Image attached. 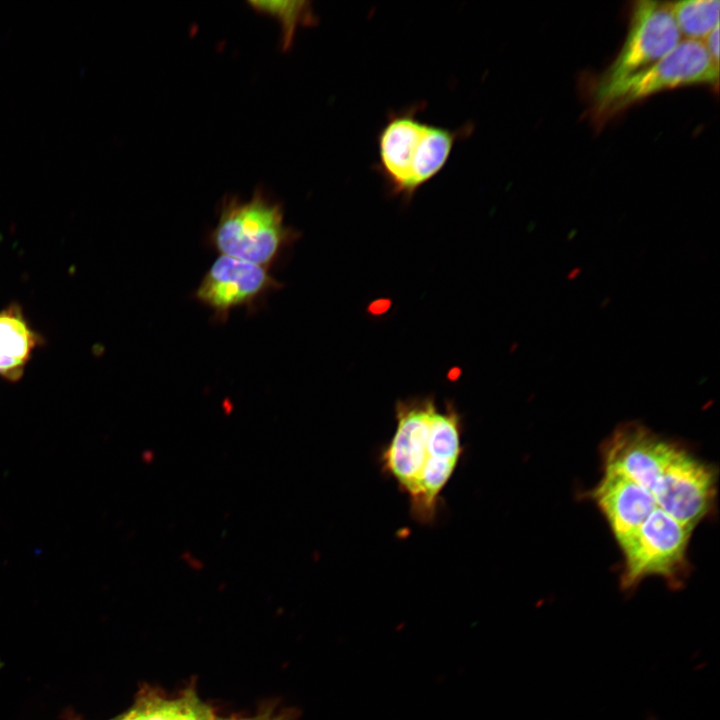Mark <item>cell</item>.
Segmentation results:
<instances>
[{"mask_svg": "<svg viewBox=\"0 0 720 720\" xmlns=\"http://www.w3.org/2000/svg\"><path fill=\"white\" fill-rule=\"evenodd\" d=\"M472 125L458 129L427 124L412 170V189L416 193L445 167L457 143L472 132Z\"/></svg>", "mask_w": 720, "mask_h": 720, "instance_id": "cell-13", "label": "cell"}, {"mask_svg": "<svg viewBox=\"0 0 720 720\" xmlns=\"http://www.w3.org/2000/svg\"><path fill=\"white\" fill-rule=\"evenodd\" d=\"M41 336L30 326L22 308L11 304L0 310V377L19 381Z\"/></svg>", "mask_w": 720, "mask_h": 720, "instance_id": "cell-12", "label": "cell"}, {"mask_svg": "<svg viewBox=\"0 0 720 720\" xmlns=\"http://www.w3.org/2000/svg\"><path fill=\"white\" fill-rule=\"evenodd\" d=\"M251 8L275 18L281 25L282 50L290 48L299 26L313 25L316 15L310 1H249Z\"/></svg>", "mask_w": 720, "mask_h": 720, "instance_id": "cell-15", "label": "cell"}, {"mask_svg": "<svg viewBox=\"0 0 720 720\" xmlns=\"http://www.w3.org/2000/svg\"><path fill=\"white\" fill-rule=\"evenodd\" d=\"M681 39L668 2L637 1L624 43L593 89L610 86L649 68L673 51Z\"/></svg>", "mask_w": 720, "mask_h": 720, "instance_id": "cell-4", "label": "cell"}, {"mask_svg": "<svg viewBox=\"0 0 720 720\" xmlns=\"http://www.w3.org/2000/svg\"><path fill=\"white\" fill-rule=\"evenodd\" d=\"M691 531L657 507L619 545L623 554L622 589L633 590L651 576L662 578L671 589H679L689 572L687 549Z\"/></svg>", "mask_w": 720, "mask_h": 720, "instance_id": "cell-3", "label": "cell"}, {"mask_svg": "<svg viewBox=\"0 0 720 720\" xmlns=\"http://www.w3.org/2000/svg\"><path fill=\"white\" fill-rule=\"evenodd\" d=\"M180 700L168 701L150 697L138 704L121 720H177Z\"/></svg>", "mask_w": 720, "mask_h": 720, "instance_id": "cell-16", "label": "cell"}, {"mask_svg": "<svg viewBox=\"0 0 720 720\" xmlns=\"http://www.w3.org/2000/svg\"><path fill=\"white\" fill-rule=\"evenodd\" d=\"M250 720H263V719H250Z\"/></svg>", "mask_w": 720, "mask_h": 720, "instance_id": "cell-20", "label": "cell"}, {"mask_svg": "<svg viewBox=\"0 0 720 720\" xmlns=\"http://www.w3.org/2000/svg\"><path fill=\"white\" fill-rule=\"evenodd\" d=\"M461 417L451 402L437 410L431 428L429 456L416 492L410 497V510L421 523L431 522L437 511L439 496L453 474L460 455Z\"/></svg>", "mask_w": 720, "mask_h": 720, "instance_id": "cell-8", "label": "cell"}, {"mask_svg": "<svg viewBox=\"0 0 720 720\" xmlns=\"http://www.w3.org/2000/svg\"><path fill=\"white\" fill-rule=\"evenodd\" d=\"M711 59L719 65V26L702 41Z\"/></svg>", "mask_w": 720, "mask_h": 720, "instance_id": "cell-18", "label": "cell"}, {"mask_svg": "<svg viewBox=\"0 0 720 720\" xmlns=\"http://www.w3.org/2000/svg\"><path fill=\"white\" fill-rule=\"evenodd\" d=\"M715 493L712 466L678 447L652 495L658 508L693 530L711 511Z\"/></svg>", "mask_w": 720, "mask_h": 720, "instance_id": "cell-6", "label": "cell"}, {"mask_svg": "<svg viewBox=\"0 0 720 720\" xmlns=\"http://www.w3.org/2000/svg\"><path fill=\"white\" fill-rule=\"evenodd\" d=\"M677 448L644 426L626 424L602 448L604 469L624 475L652 494Z\"/></svg>", "mask_w": 720, "mask_h": 720, "instance_id": "cell-9", "label": "cell"}, {"mask_svg": "<svg viewBox=\"0 0 720 720\" xmlns=\"http://www.w3.org/2000/svg\"><path fill=\"white\" fill-rule=\"evenodd\" d=\"M681 37L703 41L719 26L718 0H685L668 2Z\"/></svg>", "mask_w": 720, "mask_h": 720, "instance_id": "cell-14", "label": "cell"}, {"mask_svg": "<svg viewBox=\"0 0 720 720\" xmlns=\"http://www.w3.org/2000/svg\"><path fill=\"white\" fill-rule=\"evenodd\" d=\"M423 107L421 103L391 112L377 136L376 170L387 191L405 201L415 195L412 170L428 124L417 117Z\"/></svg>", "mask_w": 720, "mask_h": 720, "instance_id": "cell-10", "label": "cell"}, {"mask_svg": "<svg viewBox=\"0 0 720 720\" xmlns=\"http://www.w3.org/2000/svg\"><path fill=\"white\" fill-rule=\"evenodd\" d=\"M298 237L284 223L282 204L257 188L249 200L237 195L221 200L209 243L221 255L269 268Z\"/></svg>", "mask_w": 720, "mask_h": 720, "instance_id": "cell-1", "label": "cell"}, {"mask_svg": "<svg viewBox=\"0 0 720 720\" xmlns=\"http://www.w3.org/2000/svg\"><path fill=\"white\" fill-rule=\"evenodd\" d=\"M281 287L268 268L220 255L202 278L194 297L212 310L217 320L225 321L233 309L251 308Z\"/></svg>", "mask_w": 720, "mask_h": 720, "instance_id": "cell-7", "label": "cell"}, {"mask_svg": "<svg viewBox=\"0 0 720 720\" xmlns=\"http://www.w3.org/2000/svg\"><path fill=\"white\" fill-rule=\"evenodd\" d=\"M437 410L433 395L399 400L395 405L396 429L381 454V464L409 498L417 490L429 456L432 422Z\"/></svg>", "mask_w": 720, "mask_h": 720, "instance_id": "cell-5", "label": "cell"}, {"mask_svg": "<svg viewBox=\"0 0 720 720\" xmlns=\"http://www.w3.org/2000/svg\"><path fill=\"white\" fill-rule=\"evenodd\" d=\"M181 559L192 569L200 570L204 567L203 562L190 552L186 551L182 553Z\"/></svg>", "mask_w": 720, "mask_h": 720, "instance_id": "cell-19", "label": "cell"}, {"mask_svg": "<svg viewBox=\"0 0 720 720\" xmlns=\"http://www.w3.org/2000/svg\"><path fill=\"white\" fill-rule=\"evenodd\" d=\"M180 711L177 720H213L208 708L200 704L192 696L180 700Z\"/></svg>", "mask_w": 720, "mask_h": 720, "instance_id": "cell-17", "label": "cell"}, {"mask_svg": "<svg viewBox=\"0 0 720 720\" xmlns=\"http://www.w3.org/2000/svg\"><path fill=\"white\" fill-rule=\"evenodd\" d=\"M591 496L607 520L618 545L633 535L657 508L651 492L612 471H605Z\"/></svg>", "mask_w": 720, "mask_h": 720, "instance_id": "cell-11", "label": "cell"}, {"mask_svg": "<svg viewBox=\"0 0 720 720\" xmlns=\"http://www.w3.org/2000/svg\"><path fill=\"white\" fill-rule=\"evenodd\" d=\"M718 82L719 65L711 59L703 42L684 39L649 68L610 86L593 89V118L600 124L661 91L690 85L717 87Z\"/></svg>", "mask_w": 720, "mask_h": 720, "instance_id": "cell-2", "label": "cell"}]
</instances>
